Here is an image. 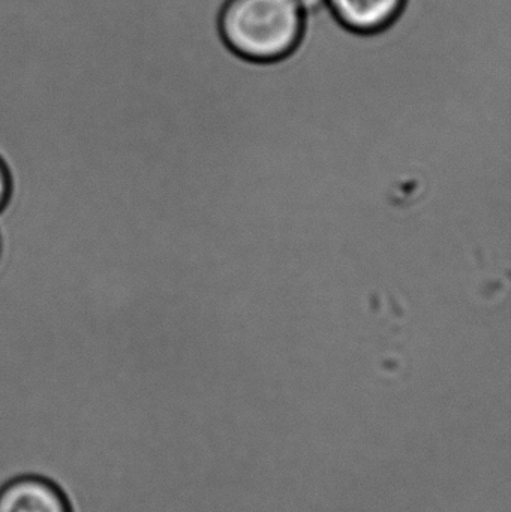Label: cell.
I'll use <instances>...</instances> for the list:
<instances>
[{
    "label": "cell",
    "instance_id": "5b68a950",
    "mask_svg": "<svg viewBox=\"0 0 511 512\" xmlns=\"http://www.w3.org/2000/svg\"><path fill=\"white\" fill-rule=\"evenodd\" d=\"M296 2L299 3L300 8L303 9L305 14L317 11V9L323 8L326 5V0H296Z\"/></svg>",
    "mask_w": 511,
    "mask_h": 512
},
{
    "label": "cell",
    "instance_id": "277c9868",
    "mask_svg": "<svg viewBox=\"0 0 511 512\" xmlns=\"http://www.w3.org/2000/svg\"><path fill=\"white\" fill-rule=\"evenodd\" d=\"M9 191H11V182H9L8 170L0 159V210L8 201Z\"/></svg>",
    "mask_w": 511,
    "mask_h": 512
},
{
    "label": "cell",
    "instance_id": "3957f363",
    "mask_svg": "<svg viewBox=\"0 0 511 512\" xmlns=\"http://www.w3.org/2000/svg\"><path fill=\"white\" fill-rule=\"evenodd\" d=\"M405 0H326L333 17L353 32L383 30L396 20Z\"/></svg>",
    "mask_w": 511,
    "mask_h": 512
},
{
    "label": "cell",
    "instance_id": "6da1fadb",
    "mask_svg": "<svg viewBox=\"0 0 511 512\" xmlns=\"http://www.w3.org/2000/svg\"><path fill=\"white\" fill-rule=\"evenodd\" d=\"M306 14L296 0H227L219 17L225 44L252 62H276L299 45Z\"/></svg>",
    "mask_w": 511,
    "mask_h": 512
},
{
    "label": "cell",
    "instance_id": "7a4b0ae2",
    "mask_svg": "<svg viewBox=\"0 0 511 512\" xmlns=\"http://www.w3.org/2000/svg\"><path fill=\"white\" fill-rule=\"evenodd\" d=\"M0 512H74V508L50 478L26 474L0 486Z\"/></svg>",
    "mask_w": 511,
    "mask_h": 512
}]
</instances>
